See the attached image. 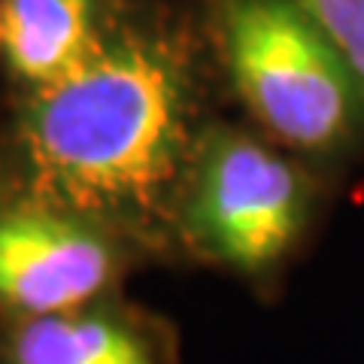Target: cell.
Wrapping results in <instances>:
<instances>
[{"mask_svg":"<svg viewBox=\"0 0 364 364\" xmlns=\"http://www.w3.org/2000/svg\"><path fill=\"white\" fill-rule=\"evenodd\" d=\"M222 55L249 112L282 146L337 155L364 122V88L291 0H225Z\"/></svg>","mask_w":364,"mask_h":364,"instance_id":"2","label":"cell"},{"mask_svg":"<svg viewBox=\"0 0 364 364\" xmlns=\"http://www.w3.org/2000/svg\"><path fill=\"white\" fill-rule=\"evenodd\" d=\"M107 225L49 203L0 210V306L21 318L82 310L119 277Z\"/></svg>","mask_w":364,"mask_h":364,"instance_id":"4","label":"cell"},{"mask_svg":"<svg viewBox=\"0 0 364 364\" xmlns=\"http://www.w3.org/2000/svg\"><path fill=\"white\" fill-rule=\"evenodd\" d=\"M4 364H158L149 346L107 313L70 310L21 318Z\"/></svg>","mask_w":364,"mask_h":364,"instance_id":"6","label":"cell"},{"mask_svg":"<svg viewBox=\"0 0 364 364\" xmlns=\"http://www.w3.org/2000/svg\"><path fill=\"white\" fill-rule=\"evenodd\" d=\"M191 128L186 58L146 31L104 33L73 70L28 91L16 167L33 203L100 225H146L179 200Z\"/></svg>","mask_w":364,"mask_h":364,"instance_id":"1","label":"cell"},{"mask_svg":"<svg viewBox=\"0 0 364 364\" xmlns=\"http://www.w3.org/2000/svg\"><path fill=\"white\" fill-rule=\"evenodd\" d=\"M310 191L286 155L234 128L200 131L179 191V219L207 258L267 273L306 228Z\"/></svg>","mask_w":364,"mask_h":364,"instance_id":"3","label":"cell"},{"mask_svg":"<svg viewBox=\"0 0 364 364\" xmlns=\"http://www.w3.org/2000/svg\"><path fill=\"white\" fill-rule=\"evenodd\" d=\"M0 31H4V0H0Z\"/></svg>","mask_w":364,"mask_h":364,"instance_id":"8","label":"cell"},{"mask_svg":"<svg viewBox=\"0 0 364 364\" xmlns=\"http://www.w3.org/2000/svg\"><path fill=\"white\" fill-rule=\"evenodd\" d=\"M100 37L97 0H4L0 55L28 91L73 70Z\"/></svg>","mask_w":364,"mask_h":364,"instance_id":"5","label":"cell"},{"mask_svg":"<svg viewBox=\"0 0 364 364\" xmlns=\"http://www.w3.org/2000/svg\"><path fill=\"white\" fill-rule=\"evenodd\" d=\"M340 52L364 88V0H291Z\"/></svg>","mask_w":364,"mask_h":364,"instance_id":"7","label":"cell"}]
</instances>
